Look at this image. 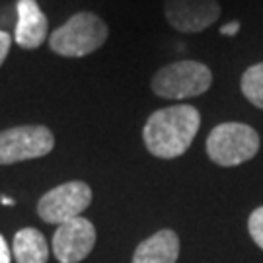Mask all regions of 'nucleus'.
<instances>
[{"instance_id":"f257e3e1","label":"nucleus","mask_w":263,"mask_h":263,"mask_svg":"<svg viewBox=\"0 0 263 263\" xmlns=\"http://www.w3.org/2000/svg\"><path fill=\"white\" fill-rule=\"evenodd\" d=\"M201 113L187 104L170 105L154 111L142 127V141L152 156L162 160L185 154L197 137Z\"/></svg>"},{"instance_id":"f03ea898","label":"nucleus","mask_w":263,"mask_h":263,"mask_svg":"<svg viewBox=\"0 0 263 263\" xmlns=\"http://www.w3.org/2000/svg\"><path fill=\"white\" fill-rule=\"evenodd\" d=\"M109 29L94 12H78L57 28L49 37V47L59 57L80 59L94 53L105 43Z\"/></svg>"},{"instance_id":"7ed1b4c3","label":"nucleus","mask_w":263,"mask_h":263,"mask_svg":"<svg viewBox=\"0 0 263 263\" xmlns=\"http://www.w3.org/2000/svg\"><path fill=\"white\" fill-rule=\"evenodd\" d=\"M213 84V72L199 61H178L162 66L152 76V92L164 100H189L205 94Z\"/></svg>"},{"instance_id":"20e7f679","label":"nucleus","mask_w":263,"mask_h":263,"mask_svg":"<svg viewBox=\"0 0 263 263\" xmlns=\"http://www.w3.org/2000/svg\"><path fill=\"white\" fill-rule=\"evenodd\" d=\"M259 151V135L246 123H220L207 137V154L222 168L240 166Z\"/></svg>"},{"instance_id":"39448f33","label":"nucleus","mask_w":263,"mask_h":263,"mask_svg":"<svg viewBox=\"0 0 263 263\" xmlns=\"http://www.w3.org/2000/svg\"><path fill=\"white\" fill-rule=\"evenodd\" d=\"M55 148V137L45 125H20L0 131V166L47 156Z\"/></svg>"},{"instance_id":"423d86ee","label":"nucleus","mask_w":263,"mask_h":263,"mask_svg":"<svg viewBox=\"0 0 263 263\" xmlns=\"http://www.w3.org/2000/svg\"><path fill=\"white\" fill-rule=\"evenodd\" d=\"M92 203V189L84 181H66L47 191L37 203V215L49 224H63L82 216Z\"/></svg>"},{"instance_id":"0eeeda50","label":"nucleus","mask_w":263,"mask_h":263,"mask_svg":"<svg viewBox=\"0 0 263 263\" xmlns=\"http://www.w3.org/2000/svg\"><path fill=\"white\" fill-rule=\"evenodd\" d=\"M94 246L96 228L84 216L59 224L53 236V254L61 263H80L90 255Z\"/></svg>"},{"instance_id":"6e6552de","label":"nucleus","mask_w":263,"mask_h":263,"mask_svg":"<svg viewBox=\"0 0 263 263\" xmlns=\"http://www.w3.org/2000/svg\"><path fill=\"white\" fill-rule=\"evenodd\" d=\"M216 0H166L164 16L174 29L181 33H199L220 18Z\"/></svg>"},{"instance_id":"1a4fd4ad","label":"nucleus","mask_w":263,"mask_h":263,"mask_svg":"<svg viewBox=\"0 0 263 263\" xmlns=\"http://www.w3.org/2000/svg\"><path fill=\"white\" fill-rule=\"evenodd\" d=\"M16 29L14 39L22 49H37L45 43L49 33V22L35 0H18L16 4Z\"/></svg>"},{"instance_id":"9d476101","label":"nucleus","mask_w":263,"mask_h":263,"mask_svg":"<svg viewBox=\"0 0 263 263\" xmlns=\"http://www.w3.org/2000/svg\"><path fill=\"white\" fill-rule=\"evenodd\" d=\"M179 255V238L174 230H158L137 246L133 263H176Z\"/></svg>"},{"instance_id":"9b49d317","label":"nucleus","mask_w":263,"mask_h":263,"mask_svg":"<svg viewBox=\"0 0 263 263\" xmlns=\"http://www.w3.org/2000/svg\"><path fill=\"white\" fill-rule=\"evenodd\" d=\"M12 257L16 263H47L49 246L37 228H22L12 242Z\"/></svg>"},{"instance_id":"f8f14e48","label":"nucleus","mask_w":263,"mask_h":263,"mask_svg":"<svg viewBox=\"0 0 263 263\" xmlns=\"http://www.w3.org/2000/svg\"><path fill=\"white\" fill-rule=\"evenodd\" d=\"M240 88L250 104L263 109V63H257L246 70L240 80Z\"/></svg>"},{"instance_id":"ddd939ff","label":"nucleus","mask_w":263,"mask_h":263,"mask_svg":"<svg viewBox=\"0 0 263 263\" xmlns=\"http://www.w3.org/2000/svg\"><path fill=\"white\" fill-rule=\"evenodd\" d=\"M248 230L255 244L263 250V207H257L248 218Z\"/></svg>"},{"instance_id":"4468645a","label":"nucleus","mask_w":263,"mask_h":263,"mask_svg":"<svg viewBox=\"0 0 263 263\" xmlns=\"http://www.w3.org/2000/svg\"><path fill=\"white\" fill-rule=\"evenodd\" d=\"M10 45H12L10 33H6L4 29H0V66H2V63L6 61V57H8Z\"/></svg>"},{"instance_id":"2eb2a0df","label":"nucleus","mask_w":263,"mask_h":263,"mask_svg":"<svg viewBox=\"0 0 263 263\" xmlns=\"http://www.w3.org/2000/svg\"><path fill=\"white\" fill-rule=\"evenodd\" d=\"M12 261V250L8 248L4 236L0 234V263H10Z\"/></svg>"},{"instance_id":"dca6fc26","label":"nucleus","mask_w":263,"mask_h":263,"mask_svg":"<svg viewBox=\"0 0 263 263\" xmlns=\"http://www.w3.org/2000/svg\"><path fill=\"white\" fill-rule=\"evenodd\" d=\"M238 31H240V22H230V24L222 26L220 35H236Z\"/></svg>"},{"instance_id":"f3484780","label":"nucleus","mask_w":263,"mask_h":263,"mask_svg":"<svg viewBox=\"0 0 263 263\" xmlns=\"http://www.w3.org/2000/svg\"><path fill=\"white\" fill-rule=\"evenodd\" d=\"M2 203H4V205H14V201L8 197H2Z\"/></svg>"}]
</instances>
